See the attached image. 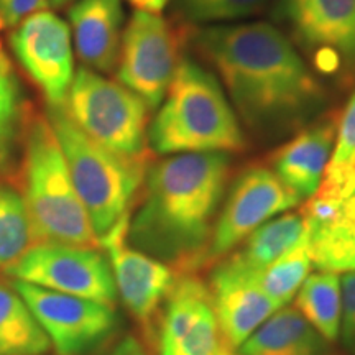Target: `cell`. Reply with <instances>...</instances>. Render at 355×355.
<instances>
[{
    "mask_svg": "<svg viewBox=\"0 0 355 355\" xmlns=\"http://www.w3.org/2000/svg\"><path fill=\"white\" fill-rule=\"evenodd\" d=\"M51 344L12 286L0 283V355H43Z\"/></svg>",
    "mask_w": 355,
    "mask_h": 355,
    "instance_id": "7402d4cb",
    "label": "cell"
},
{
    "mask_svg": "<svg viewBox=\"0 0 355 355\" xmlns=\"http://www.w3.org/2000/svg\"><path fill=\"white\" fill-rule=\"evenodd\" d=\"M8 43L48 105L63 104L74 79L69 25L56 13L37 12L12 30Z\"/></svg>",
    "mask_w": 355,
    "mask_h": 355,
    "instance_id": "5bb4252c",
    "label": "cell"
},
{
    "mask_svg": "<svg viewBox=\"0 0 355 355\" xmlns=\"http://www.w3.org/2000/svg\"><path fill=\"white\" fill-rule=\"evenodd\" d=\"M157 155L239 153L247 137L224 87L206 66L183 56L146 133Z\"/></svg>",
    "mask_w": 355,
    "mask_h": 355,
    "instance_id": "3957f363",
    "label": "cell"
},
{
    "mask_svg": "<svg viewBox=\"0 0 355 355\" xmlns=\"http://www.w3.org/2000/svg\"><path fill=\"white\" fill-rule=\"evenodd\" d=\"M180 12L193 24L212 26L245 21L260 15L272 0H176Z\"/></svg>",
    "mask_w": 355,
    "mask_h": 355,
    "instance_id": "4316f807",
    "label": "cell"
},
{
    "mask_svg": "<svg viewBox=\"0 0 355 355\" xmlns=\"http://www.w3.org/2000/svg\"><path fill=\"white\" fill-rule=\"evenodd\" d=\"M191 43L252 132L300 130L321 110L326 92L318 74L285 32L268 21L202 26Z\"/></svg>",
    "mask_w": 355,
    "mask_h": 355,
    "instance_id": "6da1fadb",
    "label": "cell"
},
{
    "mask_svg": "<svg viewBox=\"0 0 355 355\" xmlns=\"http://www.w3.org/2000/svg\"><path fill=\"white\" fill-rule=\"evenodd\" d=\"M159 355H237L222 331L207 283L180 275L158 324Z\"/></svg>",
    "mask_w": 355,
    "mask_h": 355,
    "instance_id": "4fadbf2b",
    "label": "cell"
},
{
    "mask_svg": "<svg viewBox=\"0 0 355 355\" xmlns=\"http://www.w3.org/2000/svg\"><path fill=\"white\" fill-rule=\"evenodd\" d=\"M230 176L229 153H183L146 170L128 243L178 275L202 266Z\"/></svg>",
    "mask_w": 355,
    "mask_h": 355,
    "instance_id": "7a4b0ae2",
    "label": "cell"
},
{
    "mask_svg": "<svg viewBox=\"0 0 355 355\" xmlns=\"http://www.w3.org/2000/svg\"><path fill=\"white\" fill-rule=\"evenodd\" d=\"M343 291V316H340V339L347 352L355 355V272L344 273L340 278Z\"/></svg>",
    "mask_w": 355,
    "mask_h": 355,
    "instance_id": "83f0119b",
    "label": "cell"
},
{
    "mask_svg": "<svg viewBox=\"0 0 355 355\" xmlns=\"http://www.w3.org/2000/svg\"><path fill=\"white\" fill-rule=\"evenodd\" d=\"M128 220L130 216L110 229L99 239V245L107 252L117 295L144 327L145 336L153 340L163 306L180 275L165 261L128 243Z\"/></svg>",
    "mask_w": 355,
    "mask_h": 355,
    "instance_id": "7c38bea8",
    "label": "cell"
},
{
    "mask_svg": "<svg viewBox=\"0 0 355 355\" xmlns=\"http://www.w3.org/2000/svg\"><path fill=\"white\" fill-rule=\"evenodd\" d=\"M46 117L63 150L71 181L97 239L132 214L144 186L146 158L122 157L91 140L61 105H48Z\"/></svg>",
    "mask_w": 355,
    "mask_h": 355,
    "instance_id": "5b68a950",
    "label": "cell"
},
{
    "mask_svg": "<svg viewBox=\"0 0 355 355\" xmlns=\"http://www.w3.org/2000/svg\"><path fill=\"white\" fill-rule=\"evenodd\" d=\"M314 268L321 272H355V186L326 220L308 227Z\"/></svg>",
    "mask_w": 355,
    "mask_h": 355,
    "instance_id": "d6986e66",
    "label": "cell"
},
{
    "mask_svg": "<svg viewBox=\"0 0 355 355\" xmlns=\"http://www.w3.org/2000/svg\"><path fill=\"white\" fill-rule=\"evenodd\" d=\"M295 308L327 343H336L340 332L343 291L339 273H311L295 296Z\"/></svg>",
    "mask_w": 355,
    "mask_h": 355,
    "instance_id": "44dd1931",
    "label": "cell"
},
{
    "mask_svg": "<svg viewBox=\"0 0 355 355\" xmlns=\"http://www.w3.org/2000/svg\"><path fill=\"white\" fill-rule=\"evenodd\" d=\"M300 204L301 199L282 183L272 168L248 166L230 184L202 265L232 254L255 229Z\"/></svg>",
    "mask_w": 355,
    "mask_h": 355,
    "instance_id": "30bf717a",
    "label": "cell"
},
{
    "mask_svg": "<svg viewBox=\"0 0 355 355\" xmlns=\"http://www.w3.org/2000/svg\"><path fill=\"white\" fill-rule=\"evenodd\" d=\"M3 273L44 290L104 304L117 300L112 268L101 248L37 242Z\"/></svg>",
    "mask_w": 355,
    "mask_h": 355,
    "instance_id": "ba28073f",
    "label": "cell"
},
{
    "mask_svg": "<svg viewBox=\"0 0 355 355\" xmlns=\"http://www.w3.org/2000/svg\"><path fill=\"white\" fill-rule=\"evenodd\" d=\"M21 144L24 201L32 220L35 241L101 248L46 115H26Z\"/></svg>",
    "mask_w": 355,
    "mask_h": 355,
    "instance_id": "277c9868",
    "label": "cell"
},
{
    "mask_svg": "<svg viewBox=\"0 0 355 355\" xmlns=\"http://www.w3.org/2000/svg\"><path fill=\"white\" fill-rule=\"evenodd\" d=\"M102 355H150V354L139 339H135L133 336H125L122 337L114 347H110L107 352Z\"/></svg>",
    "mask_w": 355,
    "mask_h": 355,
    "instance_id": "f546056e",
    "label": "cell"
},
{
    "mask_svg": "<svg viewBox=\"0 0 355 355\" xmlns=\"http://www.w3.org/2000/svg\"><path fill=\"white\" fill-rule=\"evenodd\" d=\"M313 259L309 252V237L301 241L298 245L288 250L273 263L257 273L261 290L279 308L288 306L296 293L309 277L313 268Z\"/></svg>",
    "mask_w": 355,
    "mask_h": 355,
    "instance_id": "484cf974",
    "label": "cell"
},
{
    "mask_svg": "<svg viewBox=\"0 0 355 355\" xmlns=\"http://www.w3.org/2000/svg\"><path fill=\"white\" fill-rule=\"evenodd\" d=\"M26 115L20 83L0 43V176L3 178L17 170Z\"/></svg>",
    "mask_w": 355,
    "mask_h": 355,
    "instance_id": "603a6c76",
    "label": "cell"
},
{
    "mask_svg": "<svg viewBox=\"0 0 355 355\" xmlns=\"http://www.w3.org/2000/svg\"><path fill=\"white\" fill-rule=\"evenodd\" d=\"M308 237V224L300 211L285 212L255 229L234 255L252 272L259 273Z\"/></svg>",
    "mask_w": 355,
    "mask_h": 355,
    "instance_id": "ffe728a7",
    "label": "cell"
},
{
    "mask_svg": "<svg viewBox=\"0 0 355 355\" xmlns=\"http://www.w3.org/2000/svg\"><path fill=\"white\" fill-rule=\"evenodd\" d=\"M355 186V92L339 114L334 150L324 171L316 196L343 201Z\"/></svg>",
    "mask_w": 355,
    "mask_h": 355,
    "instance_id": "cb8c5ba5",
    "label": "cell"
},
{
    "mask_svg": "<svg viewBox=\"0 0 355 355\" xmlns=\"http://www.w3.org/2000/svg\"><path fill=\"white\" fill-rule=\"evenodd\" d=\"M207 288L222 331L237 350L278 311V306L260 288L257 273L234 254L216 263Z\"/></svg>",
    "mask_w": 355,
    "mask_h": 355,
    "instance_id": "9a60e30c",
    "label": "cell"
},
{
    "mask_svg": "<svg viewBox=\"0 0 355 355\" xmlns=\"http://www.w3.org/2000/svg\"><path fill=\"white\" fill-rule=\"evenodd\" d=\"M37 243L24 196L8 184H0V272H6Z\"/></svg>",
    "mask_w": 355,
    "mask_h": 355,
    "instance_id": "d4e9b609",
    "label": "cell"
},
{
    "mask_svg": "<svg viewBox=\"0 0 355 355\" xmlns=\"http://www.w3.org/2000/svg\"><path fill=\"white\" fill-rule=\"evenodd\" d=\"M12 288L33 313L58 355H87L117 331L114 304L44 290L13 279Z\"/></svg>",
    "mask_w": 355,
    "mask_h": 355,
    "instance_id": "8fae6325",
    "label": "cell"
},
{
    "mask_svg": "<svg viewBox=\"0 0 355 355\" xmlns=\"http://www.w3.org/2000/svg\"><path fill=\"white\" fill-rule=\"evenodd\" d=\"M69 2H73V0H50V6L60 8V7H63V6H66V3H69Z\"/></svg>",
    "mask_w": 355,
    "mask_h": 355,
    "instance_id": "1f68e13d",
    "label": "cell"
},
{
    "mask_svg": "<svg viewBox=\"0 0 355 355\" xmlns=\"http://www.w3.org/2000/svg\"><path fill=\"white\" fill-rule=\"evenodd\" d=\"M339 114L329 112L300 128L275 150L270 163L282 183L301 199L313 196L334 150Z\"/></svg>",
    "mask_w": 355,
    "mask_h": 355,
    "instance_id": "2e32d148",
    "label": "cell"
},
{
    "mask_svg": "<svg viewBox=\"0 0 355 355\" xmlns=\"http://www.w3.org/2000/svg\"><path fill=\"white\" fill-rule=\"evenodd\" d=\"M137 10L150 12V13H159L166 7L168 0H128Z\"/></svg>",
    "mask_w": 355,
    "mask_h": 355,
    "instance_id": "4dcf8cb0",
    "label": "cell"
},
{
    "mask_svg": "<svg viewBox=\"0 0 355 355\" xmlns=\"http://www.w3.org/2000/svg\"><path fill=\"white\" fill-rule=\"evenodd\" d=\"M275 17L314 73L355 79V0H278Z\"/></svg>",
    "mask_w": 355,
    "mask_h": 355,
    "instance_id": "52a82bcc",
    "label": "cell"
},
{
    "mask_svg": "<svg viewBox=\"0 0 355 355\" xmlns=\"http://www.w3.org/2000/svg\"><path fill=\"white\" fill-rule=\"evenodd\" d=\"M329 344L295 306H283L239 347L241 355H331Z\"/></svg>",
    "mask_w": 355,
    "mask_h": 355,
    "instance_id": "ac0fdd59",
    "label": "cell"
},
{
    "mask_svg": "<svg viewBox=\"0 0 355 355\" xmlns=\"http://www.w3.org/2000/svg\"><path fill=\"white\" fill-rule=\"evenodd\" d=\"M68 17L71 38L84 68L112 73L123 33L122 0H79L69 8Z\"/></svg>",
    "mask_w": 355,
    "mask_h": 355,
    "instance_id": "e0dca14e",
    "label": "cell"
},
{
    "mask_svg": "<svg viewBox=\"0 0 355 355\" xmlns=\"http://www.w3.org/2000/svg\"><path fill=\"white\" fill-rule=\"evenodd\" d=\"M61 107L104 148L122 157H146L150 107L123 84L83 66L74 73Z\"/></svg>",
    "mask_w": 355,
    "mask_h": 355,
    "instance_id": "8992f818",
    "label": "cell"
},
{
    "mask_svg": "<svg viewBox=\"0 0 355 355\" xmlns=\"http://www.w3.org/2000/svg\"><path fill=\"white\" fill-rule=\"evenodd\" d=\"M48 7L50 0H0V30H13L26 17Z\"/></svg>",
    "mask_w": 355,
    "mask_h": 355,
    "instance_id": "f1b7e54d",
    "label": "cell"
},
{
    "mask_svg": "<svg viewBox=\"0 0 355 355\" xmlns=\"http://www.w3.org/2000/svg\"><path fill=\"white\" fill-rule=\"evenodd\" d=\"M183 37L159 13L137 10L122 33L117 81L140 96L150 110L159 107L180 66Z\"/></svg>",
    "mask_w": 355,
    "mask_h": 355,
    "instance_id": "9c48e42d",
    "label": "cell"
}]
</instances>
